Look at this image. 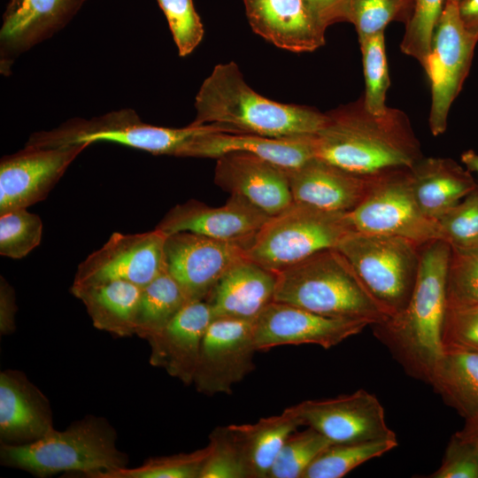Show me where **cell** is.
<instances>
[{
    "label": "cell",
    "mask_w": 478,
    "mask_h": 478,
    "mask_svg": "<svg viewBox=\"0 0 478 478\" xmlns=\"http://www.w3.org/2000/svg\"><path fill=\"white\" fill-rule=\"evenodd\" d=\"M328 122L315 135L316 158L360 175L410 169L423 156L408 116L388 107L369 112L363 96L327 112Z\"/></svg>",
    "instance_id": "cell-1"
},
{
    "label": "cell",
    "mask_w": 478,
    "mask_h": 478,
    "mask_svg": "<svg viewBox=\"0 0 478 478\" xmlns=\"http://www.w3.org/2000/svg\"><path fill=\"white\" fill-rule=\"evenodd\" d=\"M451 245L443 240L422 244L418 276L406 306L372 325L374 335L405 373L429 382L442 354L441 333L446 311V273Z\"/></svg>",
    "instance_id": "cell-2"
},
{
    "label": "cell",
    "mask_w": 478,
    "mask_h": 478,
    "mask_svg": "<svg viewBox=\"0 0 478 478\" xmlns=\"http://www.w3.org/2000/svg\"><path fill=\"white\" fill-rule=\"evenodd\" d=\"M195 108L192 124H216L235 134L274 138L316 135L328 122L327 113L257 93L233 61L213 68L196 96Z\"/></svg>",
    "instance_id": "cell-3"
},
{
    "label": "cell",
    "mask_w": 478,
    "mask_h": 478,
    "mask_svg": "<svg viewBox=\"0 0 478 478\" xmlns=\"http://www.w3.org/2000/svg\"><path fill=\"white\" fill-rule=\"evenodd\" d=\"M274 301L370 326L389 318L335 249L316 252L277 273Z\"/></svg>",
    "instance_id": "cell-4"
},
{
    "label": "cell",
    "mask_w": 478,
    "mask_h": 478,
    "mask_svg": "<svg viewBox=\"0 0 478 478\" xmlns=\"http://www.w3.org/2000/svg\"><path fill=\"white\" fill-rule=\"evenodd\" d=\"M2 460L38 476L64 471L116 474L127 459L115 445V433L103 420L85 419L65 431L52 430L23 444H4Z\"/></svg>",
    "instance_id": "cell-5"
},
{
    "label": "cell",
    "mask_w": 478,
    "mask_h": 478,
    "mask_svg": "<svg viewBox=\"0 0 478 478\" xmlns=\"http://www.w3.org/2000/svg\"><path fill=\"white\" fill-rule=\"evenodd\" d=\"M421 246L400 236L351 231L335 249L389 318L403 311L410 300Z\"/></svg>",
    "instance_id": "cell-6"
},
{
    "label": "cell",
    "mask_w": 478,
    "mask_h": 478,
    "mask_svg": "<svg viewBox=\"0 0 478 478\" xmlns=\"http://www.w3.org/2000/svg\"><path fill=\"white\" fill-rule=\"evenodd\" d=\"M353 229L349 212L293 202L271 216L255 235L248 259L276 273L318 251L335 248Z\"/></svg>",
    "instance_id": "cell-7"
},
{
    "label": "cell",
    "mask_w": 478,
    "mask_h": 478,
    "mask_svg": "<svg viewBox=\"0 0 478 478\" xmlns=\"http://www.w3.org/2000/svg\"><path fill=\"white\" fill-rule=\"evenodd\" d=\"M210 125L181 128L164 127L143 122L132 110L112 112L90 120L73 119L59 127L31 135L27 146L58 147L95 142H112L154 155L183 157L197 137L210 133Z\"/></svg>",
    "instance_id": "cell-8"
},
{
    "label": "cell",
    "mask_w": 478,
    "mask_h": 478,
    "mask_svg": "<svg viewBox=\"0 0 478 478\" xmlns=\"http://www.w3.org/2000/svg\"><path fill=\"white\" fill-rule=\"evenodd\" d=\"M409 170L375 176L367 195L349 212L355 231L400 236L421 245L441 240L437 220L424 214L415 200Z\"/></svg>",
    "instance_id": "cell-9"
},
{
    "label": "cell",
    "mask_w": 478,
    "mask_h": 478,
    "mask_svg": "<svg viewBox=\"0 0 478 478\" xmlns=\"http://www.w3.org/2000/svg\"><path fill=\"white\" fill-rule=\"evenodd\" d=\"M477 42L478 38L465 28L458 3L445 0L423 68L431 87L428 124L435 136L446 130L451 105L467 76Z\"/></svg>",
    "instance_id": "cell-10"
},
{
    "label": "cell",
    "mask_w": 478,
    "mask_h": 478,
    "mask_svg": "<svg viewBox=\"0 0 478 478\" xmlns=\"http://www.w3.org/2000/svg\"><path fill=\"white\" fill-rule=\"evenodd\" d=\"M160 230L113 233L78 266L73 286L125 281L144 287L166 271L165 243Z\"/></svg>",
    "instance_id": "cell-11"
},
{
    "label": "cell",
    "mask_w": 478,
    "mask_h": 478,
    "mask_svg": "<svg viewBox=\"0 0 478 478\" xmlns=\"http://www.w3.org/2000/svg\"><path fill=\"white\" fill-rule=\"evenodd\" d=\"M253 238L225 241L191 232L169 235L165 243L166 272L189 301L205 300L226 272L247 258Z\"/></svg>",
    "instance_id": "cell-12"
},
{
    "label": "cell",
    "mask_w": 478,
    "mask_h": 478,
    "mask_svg": "<svg viewBox=\"0 0 478 478\" xmlns=\"http://www.w3.org/2000/svg\"><path fill=\"white\" fill-rule=\"evenodd\" d=\"M253 322L213 318L203 338L193 382L206 395L230 394L255 367Z\"/></svg>",
    "instance_id": "cell-13"
},
{
    "label": "cell",
    "mask_w": 478,
    "mask_h": 478,
    "mask_svg": "<svg viewBox=\"0 0 478 478\" xmlns=\"http://www.w3.org/2000/svg\"><path fill=\"white\" fill-rule=\"evenodd\" d=\"M296 406L304 426L314 428L332 443L397 440L386 422L381 402L363 389L335 397L305 400Z\"/></svg>",
    "instance_id": "cell-14"
},
{
    "label": "cell",
    "mask_w": 478,
    "mask_h": 478,
    "mask_svg": "<svg viewBox=\"0 0 478 478\" xmlns=\"http://www.w3.org/2000/svg\"><path fill=\"white\" fill-rule=\"evenodd\" d=\"M89 144L25 148L0 162V214L42 201Z\"/></svg>",
    "instance_id": "cell-15"
},
{
    "label": "cell",
    "mask_w": 478,
    "mask_h": 478,
    "mask_svg": "<svg viewBox=\"0 0 478 478\" xmlns=\"http://www.w3.org/2000/svg\"><path fill=\"white\" fill-rule=\"evenodd\" d=\"M370 326L364 320L322 316L307 310L273 301L253 322L258 351L280 345L316 344L332 348Z\"/></svg>",
    "instance_id": "cell-16"
},
{
    "label": "cell",
    "mask_w": 478,
    "mask_h": 478,
    "mask_svg": "<svg viewBox=\"0 0 478 478\" xmlns=\"http://www.w3.org/2000/svg\"><path fill=\"white\" fill-rule=\"evenodd\" d=\"M270 217L244 197L231 195L217 207L195 199L178 204L155 228L166 235L191 232L219 240L241 241L254 237Z\"/></svg>",
    "instance_id": "cell-17"
},
{
    "label": "cell",
    "mask_w": 478,
    "mask_h": 478,
    "mask_svg": "<svg viewBox=\"0 0 478 478\" xmlns=\"http://www.w3.org/2000/svg\"><path fill=\"white\" fill-rule=\"evenodd\" d=\"M214 181L230 195H238L274 216L294 201L286 170L246 152L216 158Z\"/></svg>",
    "instance_id": "cell-18"
},
{
    "label": "cell",
    "mask_w": 478,
    "mask_h": 478,
    "mask_svg": "<svg viewBox=\"0 0 478 478\" xmlns=\"http://www.w3.org/2000/svg\"><path fill=\"white\" fill-rule=\"evenodd\" d=\"M286 173L294 202L340 212L355 209L377 175L357 174L318 158Z\"/></svg>",
    "instance_id": "cell-19"
},
{
    "label": "cell",
    "mask_w": 478,
    "mask_h": 478,
    "mask_svg": "<svg viewBox=\"0 0 478 478\" xmlns=\"http://www.w3.org/2000/svg\"><path fill=\"white\" fill-rule=\"evenodd\" d=\"M213 318L205 300L187 303L160 331L149 338L152 363L183 382H192L203 338Z\"/></svg>",
    "instance_id": "cell-20"
},
{
    "label": "cell",
    "mask_w": 478,
    "mask_h": 478,
    "mask_svg": "<svg viewBox=\"0 0 478 478\" xmlns=\"http://www.w3.org/2000/svg\"><path fill=\"white\" fill-rule=\"evenodd\" d=\"M253 31L292 52H311L325 44V29L305 0H243Z\"/></svg>",
    "instance_id": "cell-21"
},
{
    "label": "cell",
    "mask_w": 478,
    "mask_h": 478,
    "mask_svg": "<svg viewBox=\"0 0 478 478\" xmlns=\"http://www.w3.org/2000/svg\"><path fill=\"white\" fill-rule=\"evenodd\" d=\"M277 273L244 258L220 279L205 301L213 317L254 321L274 299Z\"/></svg>",
    "instance_id": "cell-22"
},
{
    "label": "cell",
    "mask_w": 478,
    "mask_h": 478,
    "mask_svg": "<svg viewBox=\"0 0 478 478\" xmlns=\"http://www.w3.org/2000/svg\"><path fill=\"white\" fill-rule=\"evenodd\" d=\"M230 152L253 154L284 170H292L316 158L315 135L274 138L251 134L209 133L197 138L184 157L216 159Z\"/></svg>",
    "instance_id": "cell-23"
},
{
    "label": "cell",
    "mask_w": 478,
    "mask_h": 478,
    "mask_svg": "<svg viewBox=\"0 0 478 478\" xmlns=\"http://www.w3.org/2000/svg\"><path fill=\"white\" fill-rule=\"evenodd\" d=\"M85 0H11L0 30L2 55H17L61 29Z\"/></svg>",
    "instance_id": "cell-24"
},
{
    "label": "cell",
    "mask_w": 478,
    "mask_h": 478,
    "mask_svg": "<svg viewBox=\"0 0 478 478\" xmlns=\"http://www.w3.org/2000/svg\"><path fill=\"white\" fill-rule=\"evenodd\" d=\"M46 398L26 378L6 371L0 375V435L9 443H27L53 430Z\"/></svg>",
    "instance_id": "cell-25"
},
{
    "label": "cell",
    "mask_w": 478,
    "mask_h": 478,
    "mask_svg": "<svg viewBox=\"0 0 478 478\" xmlns=\"http://www.w3.org/2000/svg\"><path fill=\"white\" fill-rule=\"evenodd\" d=\"M409 176L418 205L436 220L478 189L471 172L451 158L423 157Z\"/></svg>",
    "instance_id": "cell-26"
},
{
    "label": "cell",
    "mask_w": 478,
    "mask_h": 478,
    "mask_svg": "<svg viewBox=\"0 0 478 478\" xmlns=\"http://www.w3.org/2000/svg\"><path fill=\"white\" fill-rule=\"evenodd\" d=\"M301 426L304 422L296 405L254 423L230 425L243 451L250 478H268L285 441Z\"/></svg>",
    "instance_id": "cell-27"
},
{
    "label": "cell",
    "mask_w": 478,
    "mask_h": 478,
    "mask_svg": "<svg viewBox=\"0 0 478 478\" xmlns=\"http://www.w3.org/2000/svg\"><path fill=\"white\" fill-rule=\"evenodd\" d=\"M95 327L120 335L135 333L142 287L125 281L72 286Z\"/></svg>",
    "instance_id": "cell-28"
},
{
    "label": "cell",
    "mask_w": 478,
    "mask_h": 478,
    "mask_svg": "<svg viewBox=\"0 0 478 478\" xmlns=\"http://www.w3.org/2000/svg\"><path fill=\"white\" fill-rule=\"evenodd\" d=\"M428 383L465 420L478 415V350L443 349Z\"/></svg>",
    "instance_id": "cell-29"
},
{
    "label": "cell",
    "mask_w": 478,
    "mask_h": 478,
    "mask_svg": "<svg viewBox=\"0 0 478 478\" xmlns=\"http://www.w3.org/2000/svg\"><path fill=\"white\" fill-rule=\"evenodd\" d=\"M189 302L181 285L166 271L142 288L135 333L149 339Z\"/></svg>",
    "instance_id": "cell-30"
},
{
    "label": "cell",
    "mask_w": 478,
    "mask_h": 478,
    "mask_svg": "<svg viewBox=\"0 0 478 478\" xmlns=\"http://www.w3.org/2000/svg\"><path fill=\"white\" fill-rule=\"evenodd\" d=\"M397 440L332 443L311 464L303 478H341L361 464L397 446Z\"/></svg>",
    "instance_id": "cell-31"
},
{
    "label": "cell",
    "mask_w": 478,
    "mask_h": 478,
    "mask_svg": "<svg viewBox=\"0 0 478 478\" xmlns=\"http://www.w3.org/2000/svg\"><path fill=\"white\" fill-rule=\"evenodd\" d=\"M332 443L311 427L295 431L279 451L268 478H303L307 468Z\"/></svg>",
    "instance_id": "cell-32"
},
{
    "label": "cell",
    "mask_w": 478,
    "mask_h": 478,
    "mask_svg": "<svg viewBox=\"0 0 478 478\" xmlns=\"http://www.w3.org/2000/svg\"><path fill=\"white\" fill-rule=\"evenodd\" d=\"M358 42L366 84L364 104L369 112L382 114L389 107L385 104V99L390 85L384 33L368 36Z\"/></svg>",
    "instance_id": "cell-33"
},
{
    "label": "cell",
    "mask_w": 478,
    "mask_h": 478,
    "mask_svg": "<svg viewBox=\"0 0 478 478\" xmlns=\"http://www.w3.org/2000/svg\"><path fill=\"white\" fill-rule=\"evenodd\" d=\"M445 292L447 308L478 304V247L451 246Z\"/></svg>",
    "instance_id": "cell-34"
},
{
    "label": "cell",
    "mask_w": 478,
    "mask_h": 478,
    "mask_svg": "<svg viewBox=\"0 0 478 478\" xmlns=\"http://www.w3.org/2000/svg\"><path fill=\"white\" fill-rule=\"evenodd\" d=\"M209 454L200 478H250L248 467L230 425L215 428L209 436Z\"/></svg>",
    "instance_id": "cell-35"
},
{
    "label": "cell",
    "mask_w": 478,
    "mask_h": 478,
    "mask_svg": "<svg viewBox=\"0 0 478 478\" xmlns=\"http://www.w3.org/2000/svg\"><path fill=\"white\" fill-rule=\"evenodd\" d=\"M41 218L27 210L0 214V255L13 259L26 257L42 240Z\"/></svg>",
    "instance_id": "cell-36"
},
{
    "label": "cell",
    "mask_w": 478,
    "mask_h": 478,
    "mask_svg": "<svg viewBox=\"0 0 478 478\" xmlns=\"http://www.w3.org/2000/svg\"><path fill=\"white\" fill-rule=\"evenodd\" d=\"M445 0H414L400 43L403 53L412 57L424 68L430 50L432 35L442 14Z\"/></svg>",
    "instance_id": "cell-37"
},
{
    "label": "cell",
    "mask_w": 478,
    "mask_h": 478,
    "mask_svg": "<svg viewBox=\"0 0 478 478\" xmlns=\"http://www.w3.org/2000/svg\"><path fill=\"white\" fill-rule=\"evenodd\" d=\"M412 12V7L405 0H352L350 22L355 26L360 41L384 33L393 20L406 24Z\"/></svg>",
    "instance_id": "cell-38"
},
{
    "label": "cell",
    "mask_w": 478,
    "mask_h": 478,
    "mask_svg": "<svg viewBox=\"0 0 478 478\" xmlns=\"http://www.w3.org/2000/svg\"><path fill=\"white\" fill-rule=\"evenodd\" d=\"M436 220L441 240L451 247H478V189Z\"/></svg>",
    "instance_id": "cell-39"
},
{
    "label": "cell",
    "mask_w": 478,
    "mask_h": 478,
    "mask_svg": "<svg viewBox=\"0 0 478 478\" xmlns=\"http://www.w3.org/2000/svg\"><path fill=\"white\" fill-rule=\"evenodd\" d=\"M165 13L181 57L190 54L204 36V26L192 0H157Z\"/></svg>",
    "instance_id": "cell-40"
},
{
    "label": "cell",
    "mask_w": 478,
    "mask_h": 478,
    "mask_svg": "<svg viewBox=\"0 0 478 478\" xmlns=\"http://www.w3.org/2000/svg\"><path fill=\"white\" fill-rule=\"evenodd\" d=\"M208 454L207 445L190 453L154 459L138 469H123L116 474L135 478H200Z\"/></svg>",
    "instance_id": "cell-41"
},
{
    "label": "cell",
    "mask_w": 478,
    "mask_h": 478,
    "mask_svg": "<svg viewBox=\"0 0 478 478\" xmlns=\"http://www.w3.org/2000/svg\"><path fill=\"white\" fill-rule=\"evenodd\" d=\"M442 350L464 348L478 350V304L447 308L442 333Z\"/></svg>",
    "instance_id": "cell-42"
},
{
    "label": "cell",
    "mask_w": 478,
    "mask_h": 478,
    "mask_svg": "<svg viewBox=\"0 0 478 478\" xmlns=\"http://www.w3.org/2000/svg\"><path fill=\"white\" fill-rule=\"evenodd\" d=\"M429 478H478V447L455 433L440 466Z\"/></svg>",
    "instance_id": "cell-43"
},
{
    "label": "cell",
    "mask_w": 478,
    "mask_h": 478,
    "mask_svg": "<svg viewBox=\"0 0 478 478\" xmlns=\"http://www.w3.org/2000/svg\"><path fill=\"white\" fill-rule=\"evenodd\" d=\"M316 21L326 30L340 21H349L352 0H305Z\"/></svg>",
    "instance_id": "cell-44"
},
{
    "label": "cell",
    "mask_w": 478,
    "mask_h": 478,
    "mask_svg": "<svg viewBox=\"0 0 478 478\" xmlns=\"http://www.w3.org/2000/svg\"><path fill=\"white\" fill-rule=\"evenodd\" d=\"M15 309L13 291L7 282L1 277L0 328L2 333H8L13 328Z\"/></svg>",
    "instance_id": "cell-45"
},
{
    "label": "cell",
    "mask_w": 478,
    "mask_h": 478,
    "mask_svg": "<svg viewBox=\"0 0 478 478\" xmlns=\"http://www.w3.org/2000/svg\"><path fill=\"white\" fill-rule=\"evenodd\" d=\"M458 9L465 28L478 38V0H460Z\"/></svg>",
    "instance_id": "cell-46"
},
{
    "label": "cell",
    "mask_w": 478,
    "mask_h": 478,
    "mask_svg": "<svg viewBox=\"0 0 478 478\" xmlns=\"http://www.w3.org/2000/svg\"><path fill=\"white\" fill-rule=\"evenodd\" d=\"M456 433L478 447V415L466 420L464 427Z\"/></svg>",
    "instance_id": "cell-47"
},
{
    "label": "cell",
    "mask_w": 478,
    "mask_h": 478,
    "mask_svg": "<svg viewBox=\"0 0 478 478\" xmlns=\"http://www.w3.org/2000/svg\"><path fill=\"white\" fill-rule=\"evenodd\" d=\"M461 162L469 172L478 173V153L474 150H466L461 154Z\"/></svg>",
    "instance_id": "cell-48"
},
{
    "label": "cell",
    "mask_w": 478,
    "mask_h": 478,
    "mask_svg": "<svg viewBox=\"0 0 478 478\" xmlns=\"http://www.w3.org/2000/svg\"><path fill=\"white\" fill-rule=\"evenodd\" d=\"M412 8L414 0H405Z\"/></svg>",
    "instance_id": "cell-49"
},
{
    "label": "cell",
    "mask_w": 478,
    "mask_h": 478,
    "mask_svg": "<svg viewBox=\"0 0 478 478\" xmlns=\"http://www.w3.org/2000/svg\"><path fill=\"white\" fill-rule=\"evenodd\" d=\"M452 1H455V2L459 3L460 0H452Z\"/></svg>",
    "instance_id": "cell-50"
}]
</instances>
